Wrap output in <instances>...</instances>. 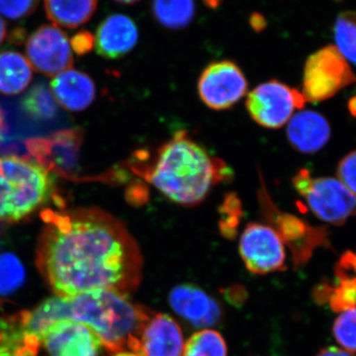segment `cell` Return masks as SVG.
<instances>
[{
  "instance_id": "1f68e13d",
  "label": "cell",
  "mask_w": 356,
  "mask_h": 356,
  "mask_svg": "<svg viewBox=\"0 0 356 356\" xmlns=\"http://www.w3.org/2000/svg\"><path fill=\"white\" fill-rule=\"evenodd\" d=\"M7 29L6 24L4 22V20L2 19L1 16H0V44L3 43L4 40L6 38Z\"/></svg>"
},
{
  "instance_id": "7402d4cb",
  "label": "cell",
  "mask_w": 356,
  "mask_h": 356,
  "mask_svg": "<svg viewBox=\"0 0 356 356\" xmlns=\"http://www.w3.org/2000/svg\"><path fill=\"white\" fill-rule=\"evenodd\" d=\"M154 18L168 29L179 30L186 27L195 15L194 0H153Z\"/></svg>"
},
{
  "instance_id": "d4e9b609",
  "label": "cell",
  "mask_w": 356,
  "mask_h": 356,
  "mask_svg": "<svg viewBox=\"0 0 356 356\" xmlns=\"http://www.w3.org/2000/svg\"><path fill=\"white\" fill-rule=\"evenodd\" d=\"M224 337L216 331L206 329L196 332L184 344L182 356H227Z\"/></svg>"
},
{
  "instance_id": "9c48e42d",
  "label": "cell",
  "mask_w": 356,
  "mask_h": 356,
  "mask_svg": "<svg viewBox=\"0 0 356 356\" xmlns=\"http://www.w3.org/2000/svg\"><path fill=\"white\" fill-rule=\"evenodd\" d=\"M248 81L231 60L214 62L204 69L198 79V95L210 109L227 110L247 95Z\"/></svg>"
},
{
  "instance_id": "52a82bcc",
  "label": "cell",
  "mask_w": 356,
  "mask_h": 356,
  "mask_svg": "<svg viewBox=\"0 0 356 356\" xmlns=\"http://www.w3.org/2000/svg\"><path fill=\"white\" fill-rule=\"evenodd\" d=\"M303 93L280 81H266L248 95L245 106L255 123L267 129L286 125L297 110L303 108Z\"/></svg>"
},
{
  "instance_id": "30bf717a",
  "label": "cell",
  "mask_w": 356,
  "mask_h": 356,
  "mask_svg": "<svg viewBox=\"0 0 356 356\" xmlns=\"http://www.w3.org/2000/svg\"><path fill=\"white\" fill-rule=\"evenodd\" d=\"M26 55L32 69L47 76H56L72 69V46L65 32L55 25L39 27L26 43Z\"/></svg>"
},
{
  "instance_id": "e0dca14e",
  "label": "cell",
  "mask_w": 356,
  "mask_h": 356,
  "mask_svg": "<svg viewBox=\"0 0 356 356\" xmlns=\"http://www.w3.org/2000/svg\"><path fill=\"white\" fill-rule=\"evenodd\" d=\"M273 228L280 234L283 242L291 248L295 262L298 266L306 264L316 248L330 245L325 229L313 228L290 215H280Z\"/></svg>"
},
{
  "instance_id": "ac0fdd59",
  "label": "cell",
  "mask_w": 356,
  "mask_h": 356,
  "mask_svg": "<svg viewBox=\"0 0 356 356\" xmlns=\"http://www.w3.org/2000/svg\"><path fill=\"white\" fill-rule=\"evenodd\" d=\"M50 89L58 105L67 111H83L95 99V84L81 70L70 69L60 72L54 77Z\"/></svg>"
},
{
  "instance_id": "e575fe53",
  "label": "cell",
  "mask_w": 356,
  "mask_h": 356,
  "mask_svg": "<svg viewBox=\"0 0 356 356\" xmlns=\"http://www.w3.org/2000/svg\"><path fill=\"white\" fill-rule=\"evenodd\" d=\"M115 1L119 2V3L123 4H133L136 2L140 1V0H115Z\"/></svg>"
},
{
  "instance_id": "44dd1931",
  "label": "cell",
  "mask_w": 356,
  "mask_h": 356,
  "mask_svg": "<svg viewBox=\"0 0 356 356\" xmlns=\"http://www.w3.org/2000/svg\"><path fill=\"white\" fill-rule=\"evenodd\" d=\"M44 6L47 16L55 26L76 28L92 17L97 0H44Z\"/></svg>"
},
{
  "instance_id": "cb8c5ba5",
  "label": "cell",
  "mask_w": 356,
  "mask_h": 356,
  "mask_svg": "<svg viewBox=\"0 0 356 356\" xmlns=\"http://www.w3.org/2000/svg\"><path fill=\"white\" fill-rule=\"evenodd\" d=\"M334 36L337 51L356 65V11H344L337 16Z\"/></svg>"
},
{
  "instance_id": "484cf974",
  "label": "cell",
  "mask_w": 356,
  "mask_h": 356,
  "mask_svg": "<svg viewBox=\"0 0 356 356\" xmlns=\"http://www.w3.org/2000/svg\"><path fill=\"white\" fill-rule=\"evenodd\" d=\"M25 268L10 252L0 254V296L13 294L25 281Z\"/></svg>"
},
{
  "instance_id": "f1b7e54d",
  "label": "cell",
  "mask_w": 356,
  "mask_h": 356,
  "mask_svg": "<svg viewBox=\"0 0 356 356\" xmlns=\"http://www.w3.org/2000/svg\"><path fill=\"white\" fill-rule=\"evenodd\" d=\"M339 179L356 196V151L348 154L339 163Z\"/></svg>"
},
{
  "instance_id": "6da1fadb",
  "label": "cell",
  "mask_w": 356,
  "mask_h": 356,
  "mask_svg": "<svg viewBox=\"0 0 356 356\" xmlns=\"http://www.w3.org/2000/svg\"><path fill=\"white\" fill-rule=\"evenodd\" d=\"M40 273L58 297L92 290L128 294L142 280L139 245L118 218L95 207L41 212Z\"/></svg>"
},
{
  "instance_id": "83f0119b",
  "label": "cell",
  "mask_w": 356,
  "mask_h": 356,
  "mask_svg": "<svg viewBox=\"0 0 356 356\" xmlns=\"http://www.w3.org/2000/svg\"><path fill=\"white\" fill-rule=\"evenodd\" d=\"M39 0H0V14L11 20L27 17L37 8Z\"/></svg>"
},
{
  "instance_id": "4dcf8cb0",
  "label": "cell",
  "mask_w": 356,
  "mask_h": 356,
  "mask_svg": "<svg viewBox=\"0 0 356 356\" xmlns=\"http://www.w3.org/2000/svg\"><path fill=\"white\" fill-rule=\"evenodd\" d=\"M317 356H356L355 353H350L343 350V348H334V346H330V348H323L318 353Z\"/></svg>"
},
{
  "instance_id": "603a6c76",
  "label": "cell",
  "mask_w": 356,
  "mask_h": 356,
  "mask_svg": "<svg viewBox=\"0 0 356 356\" xmlns=\"http://www.w3.org/2000/svg\"><path fill=\"white\" fill-rule=\"evenodd\" d=\"M22 105L25 111L37 120H51L58 112V103L51 89L44 83L33 86L23 98Z\"/></svg>"
},
{
  "instance_id": "9a60e30c",
  "label": "cell",
  "mask_w": 356,
  "mask_h": 356,
  "mask_svg": "<svg viewBox=\"0 0 356 356\" xmlns=\"http://www.w3.org/2000/svg\"><path fill=\"white\" fill-rule=\"evenodd\" d=\"M139 40V30L132 18L124 14L110 15L97 28L95 47L98 55L117 60L127 55Z\"/></svg>"
},
{
  "instance_id": "8fae6325",
  "label": "cell",
  "mask_w": 356,
  "mask_h": 356,
  "mask_svg": "<svg viewBox=\"0 0 356 356\" xmlns=\"http://www.w3.org/2000/svg\"><path fill=\"white\" fill-rule=\"evenodd\" d=\"M42 346L49 356H99L102 344L90 327L63 320L54 323L44 332Z\"/></svg>"
},
{
  "instance_id": "8992f818",
  "label": "cell",
  "mask_w": 356,
  "mask_h": 356,
  "mask_svg": "<svg viewBox=\"0 0 356 356\" xmlns=\"http://www.w3.org/2000/svg\"><path fill=\"white\" fill-rule=\"evenodd\" d=\"M353 83H356V76L348 60L336 47L327 46L307 60L302 93L306 102H323Z\"/></svg>"
},
{
  "instance_id": "ba28073f",
  "label": "cell",
  "mask_w": 356,
  "mask_h": 356,
  "mask_svg": "<svg viewBox=\"0 0 356 356\" xmlns=\"http://www.w3.org/2000/svg\"><path fill=\"white\" fill-rule=\"evenodd\" d=\"M238 250L252 273L261 275L284 270L285 243L273 227L259 222L248 224L241 236Z\"/></svg>"
},
{
  "instance_id": "5bb4252c",
  "label": "cell",
  "mask_w": 356,
  "mask_h": 356,
  "mask_svg": "<svg viewBox=\"0 0 356 356\" xmlns=\"http://www.w3.org/2000/svg\"><path fill=\"white\" fill-rule=\"evenodd\" d=\"M79 130L55 134L51 139H33L27 143L32 156L50 172L67 175L76 159L81 143Z\"/></svg>"
},
{
  "instance_id": "d6986e66",
  "label": "cell",
  "mask_w": 356,
  "mask_h": 356,
  "mask_svg": "<svg viewBox=\"0 0 356 356\" xmlns=\"http://www.w3.org/2000/svg\"><path fill=\"white\" fill-rule=\"evenodd\" d=\"M330 136L331 128L325 117L312 110L295 113L287 123L288 140L301 153H317L329 142Z\"/></svg>"
},
{
  "instance_id": "2e32d148",
  "label": "cell",
  "mask_w": 356,
  "mask_h": 356,
  "mask_svg": "<svg viewBox=\"0 0 356 356\" xmlns=\"http://www.w3.org/2000/svg\"><path fill=\"white\" fill-rule=\"evenodd\" d=\"M337 283H323L316 288L314 295L318 303H327L334 312L348 310L356 307V252H348L341 257L334 267Z\"/></svg>"
},
{
  "instance_id": "f546056e",
  "label": "cell",
  "mask_w": 356,
  "mask_h": 356,
  "mask_svg": "<svg viewBox=\"0 0 356 356\" xmlns=\"http://www.w3.org/2000/svg\"><path fill=\"white\" fill-rule=\"evenodd\" d=\"M70 46L77 55H84L95 47V37L89 32H79L72 37Z\"/></svg>"
},
{
  "instance_id": "d6a6232c",
  "label": "cell",
  "mask_w": 356,
  "mask_h": 356,
  "mask_svg": "<svg viewBox=\"0 0 356 356\" xmlns=\"http://www.w3.org/2000/svg\"><path fill=\"white\" fill-rule=\"evenodd\" d=\"M6 131V120H4L3 112L0 108V143H1L2 137H3L4 133Z\"/></svg>"
},
{
  "instance_id": "4fadbf2b",
  "label": "cell",
  "mask_w": 356,
  "mask_h": 356,
  "mask_svg": "<svg viewBox=\"0 0 356 356\" xmlns=\"http://www.w3.org/2000/svg\"><path fill=\"white\" fill-rule=\"evenodd\" d=\"M168 302L177 315L200 329L217 325L222 318L216 300L194 285H177L170 291Z\"/></svg>"
},
{
  "instance_id": "277c9868",
  "label": "cell",
  "mask_w": 356,
  "mask_h": 356,
  "mask_svg": "<svg viewBox=\"0 0 356 356\" xmlns=\"http://www.w3.org/2000/svg\"><path fill=\"white\" fill-rule=\"evenodd\" d=\"M55 197V180L33 156H0V222L31 216Z\"/></svg>"
},
{
  "instance_id": "7c38bea8",
  "label": "cell",
  "mask_w": 356,
  "mask_h": 356,
  "mask_svg": "<svg viewBox=\"0 0 356 356\" xmlns=\"http://www.w3.org/2000/svg\"><path fill=\"white\" fill-rule=\"evenodd\" d=\"M184 334L175 318L151 312L140 336L137 356H182Z\"/></svg>"
},
{
  "instance_id": "7a4b0ae2",
  "label": "cell",
  "mask_w": 356,
  "mask_h": 356,
  "mask_svg": "<svg viewBox=\"0 0 356 356\" xmlns=\"http://www.w3.org/2000/svg\"><path fill=\"white\" fill-rule=\"evenodd\" d=\"M136 172L168 200L185 207L202 203L213 187L233 177L222 159L211 156L185 131L175 133Z\"/></svg>"
},
{
  "instance_id": "836d02e7",
  "label": "cell",
  "mask_w": 356,
  "mask_h": 356,
  "mask_svg": "<svg viewBox=\"0 0 356 356\" xmlns=\"http://www.w3.org/2000/svg\"><path fill=\"white\" fill-rule=\"evenodd\" d=\"M0 356H17L13 351L7 350L6 348H0Z\"/></svg>"
},
{
  "instance_id": "ffe728a7",
  "label": "cell",
  "mask_w": 356,
  "mask_h": 356,
  "mask_svg": "<svg viewBox=\"0 0 356 356\" xmlns=\"http://www.w3.org/2000/svg\"><path fill=\"white\" fill-rule=\"evenodd\" d=\"M33 69L27 58L20 53L4 51L0 53V93L17 95L31 83Z\"/></svg>"
},
{
  "instance_id": "3957f363",
  "label": "cell",
  "mask_w": 356,
  "mask_h": 356,
  "mask_svg": "<svg viewBox=\"0 0 356 356\" xmlns=\"http://www.w3.org/2000/svg\"><path fill=\"white\" fill-rule=\"evenodd\" d=\"M63 300V320L90 327L112 355H138L140 332L152 310L133 303L127 294L113 290H92Z\"/></svg>"
},
{
  "instance_id": "4316f807",
  "label": "cell",
  "mask_w": 356,
  "mask_h": 356,
  "mask_svg": "<svg viewBox=\"0 0 356 356\" xmlns=\"http://www.w3.org/2000/svg\"><path fill=\"white\" fill-rule=\"evenodd\" d=\"M332 334L343 350L356 353V307L341 312L334 321Z\"/></svg>"
},
{
  "instance_id": "5b68a950",
  "label": "cell",
  "mask_w": 356,
  "mask_h": 356,
  "mask_svg": "<svg viewBox=\"0 0 356 356\" xmlns=\"http://www.w3.org/2000/svg\"><path fill=\"white\" fill-rule=\"evenodd\" d=\"M293 185L322 221L343 225L356 215V196L337 178H314L301 170L293 177Z\"/></svg>"
}]
</instances>
